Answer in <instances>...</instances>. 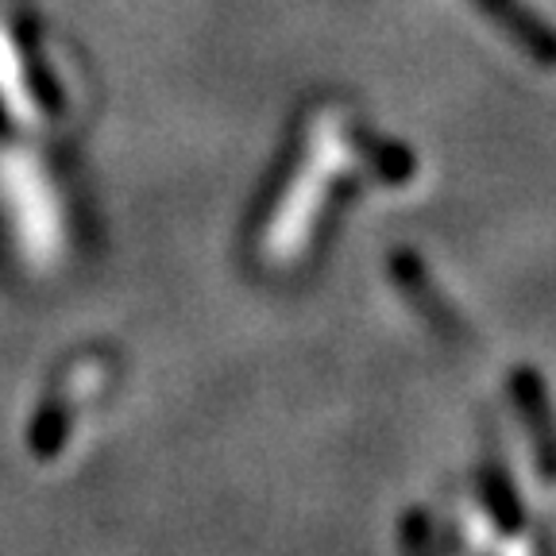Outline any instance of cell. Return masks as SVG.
Returning a JSON list of instances; mask_svg holds the SVG:
<instances>
[{"label":"cell","instance_id":"cell-1","mask_svg":"<svg viewBox=\"0 0 556 556\" xmlns=\"http://www.w3.org/2000/svg\"><path fill=\"white\" fill-rule=\"evenodd\" d=\"M498 31L518 47L521 54H530L538 66H556V27L545 16L526 4V0H471Z\"/></svg>","mask_w":556,"mask_h":556},{"label":"cell","instance_id":"cell-2","mask_svg":"<svg viewBox=\"0 0 556 556\" xmlns=\"http://www.w3.org/2000/svg\"><path fill=\"white\" fill-rule=\"evenodd\" d=\"M514 394H518V406L526 426L533 429V448H538L541 471L548 479H556V429H553V409H548L545 387L533 375V367H518L514 375Z\"/></svg>","mask_w":556,"mask_h":556},{"label":"cell","instance_id":"cell-3","mask_svg":"<svg viewBox=\"0 0 556 556\" xmlns=\"http://www.w3.org/2000/svg\"><path fill=\"white\" fill-rule=\"evenodd\" d=\"M394 275H399V287L406 290L409 298H414L417 305H421V313H426L429 321L437 325V329H452V313L448 305L441 302V294H437L433 287H429L426 270H421V263L414 260L409 252H399L394 255Z\"/></svg>","mask_w":556,"mask_h":556}]
</instances>
